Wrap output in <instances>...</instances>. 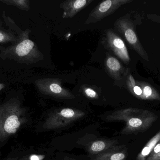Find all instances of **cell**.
<instances>
[{
    "label": "cell",
    "instance_id": "obj_1",
    "mask_svg": "<svg viewBox=\"0 0 160 160\" xmlns=\"http://www.w3.org/2000/svg\"><path fill=\"white\" fill-rule=\"evenodd\" d=\"M106 118L109 121L125 122L121 134L128 135L146 131L158 120V116L148 110L130 108L116 111Z\"/></svg>",
    "mask_w": 160,
    "mask_h": 160
},
{
    "label": "cell",
    "instance_id": "obj_2",
    "mask_svg": "<svg viewBox=\"0 0 160 160\" xmlns=\"http://www.w3.org/2000/svg\"><path fill=\"white\" fill-rule=\"evenodd\" d=\"M24 111L16 102L0 106V142L17 133L26 119Z\"/></svg>",
    "mask_w": 160,
    "mask_h": 160
},
{
    "label": "cell",
    "instance_id": "obj_3",
    "mask_svg": "<svg viewBox=\"0 0 160 160\" xmlns=\"http://www.w3.org/2000/svg\"><path fill=\"white\" fill-rule=\"evenodd\" d=\"M115 32L122 36L128 45L134 50L144 60L149 61L147 53L140 42L135 32L133 22L129 15L120 17L115 22L114 24Z\"/></svg>",
    "mask_w": 160,
    "mask_h": 160
},
{
    "label": "cell",
    "instance_id": "obj_4",
    "mask_svg": "<svg viewBox=\"0 0 160 160\" xmlns=\"http://www.w3.org/2000/svg\"><path fill=\"white\" fill-rule=\"evenodd\" d=\"M82 111L71 108L58 109L52 112L43 124V128L52 130L67 126L85 116Z\"/></svg>",
    "mask_w": 160,
    "mask_h": 160
},
{
    "label": "cell",
    "instance_id": "obj_5",
    "mask_svg": "<svg viewBox=\"0 0 160 160\" xmlns=\"http://www.w3.org/2000/svg\"><path fill=\"white\" fill-rule=\"evenodd\" d=\"M102 43L104 48L114 54L125 64H129L131 59L127 46L122 39L113 30H106Z\"/></svg>",
    "mask_w": 160,
    "mask_h": 160
},
{
    "label": "cell",
    "instance_id": "obj_6",
    "mask_svg": "<svg viewBox=\"0 0 160 160\" xmlns=\"http://www.w3.org/2000/svg\"><path fill=\"white\" fill-rule=\"evenodd\" d=\"M132 0H106L99 3L91 11L85 24L96 23L114 13L120 7L129 3Z\"/></svg>",
    "mask_w": 160,
    "mask_h": 160
},
{
    "label": "cell",
    "instance_id": "obj_7",
    "mask_svg": "<svg viewBox=\"0 0 160 160\" xmlns=\"http://www.w3.org/2000/svg\"><path fill=\"white\" fill-rule=\"evenodd\" d=\"M36 84L39 90L44 95L61 99L71 100L76 98L69 90L62 87V82L59 79H43L38 80Z\"/></svg>",
    "mask_w": 160,
    "mask_h": 160
},
{
    "label": "cell",
    "instance_id": "obj_8",
    "mask_svg": "<svg viewBox=\"0 0 160 160\" xmlns=\"http://www.w3.org/2000/svg\"><path fill=\"white\" fill-rule=\"evenodd\" d=\"M104 66L108 75L118 83L121 82L128 70H126L118 59L109 54L105 57Z\"/></svg>",
    "mask_w": 160,
    "mask_h": 160
},
{
    "label": "cell",
    "instance_id": "obj_9",
    "mask_svg": "<svg viewBox=\"0 0 160 160\" xmlns=\"http://www.w3.org/2000/svg\"><path fill=\"white\" fill-rule=\"evenodd\" d=\"M94 0H67L61 3L60 8L63 10V19L71 18L89 5Z\"/></svg>",
    "mask_w": 160,
    "mask_h": 160
},
{
    "label": "cell",
    "instance_id": "obj_10",
    "mask_svg": "<svg viewBox=\"0 0 160 160\" xmlns=\"http://www.w3.org/2000/svg\"><path fill=\"white\" fill-rule=\"evenodd\" d=\"M127 157L125 149L121 150L120 147H115L98 155L94 160H125Z\"/></svg>",
    "mask_w": 160,
    "mask_h": 160
},
{
    "label": "cell",
    "instance_id": "obj_11",
    "mask_svg": "<svg viewBox=\"0 0 160 160\" xmlns=\"http://www.w3.org/2000/svg\"><path fill=\"white\" fill-rule=\"evenodd\" d=\"M116 141H97L92 142L88 147V151L91 154L102 153L116 147Z\"/></svg>",
    "mask_w": 160,
    "mask_h": 160
},
{
    "label": "cell",
    "instance_id": "obj_12",
    "mask_svg": "<svg viewBox=\"0 0 160 160\" xmlns=\"http://www.w3.org/2000/svg\"><path fill=\"white\" fill-rule=\"evenodd\" d=\"M160 141V131L146 144L137 156V160H146Z\"/></svg>",
    "mask_w": 160,
    "mask_h": 160
},
{
    "label": "cell",
    "instance_id": "obj_13",
    "mask_svg": "<svg viewBox=\"0 0 160 160\" xmlns=\"http://www.w3.org/2000/svg\"><path fill=\"white\" fill-rule=\"evenodd\" d=\"M35 49V44L32 41L29 39L21 42L16 48V53L19 56H24L31 53L32 52L36 51Z\"/></svg>",
    "mask_w": 160,
    "mask_h": 160
},
{
    "label": "cell",
    "instance_id": "obj_14",
    "mask_svg": "<svg viewBox=\"0 0 160 160\" xmlns=\"http://www.w3.org/2000/svg\"><path fill=\"white\" fill-rule=\"evenodd\" d=\"M82 91L85 95L87 97L92 99H97L98 98V93L94 89L87 86H82Z\"/></svg>",
    "mask_w": 160,
    "mask_h": 160
},
{
    "label": "cell",
    "instance_id": "obj_15",
    "mask_svg": "<svg viewBox=\"0 0 160 160\" xmlns=\"http://www.w3.org/2000/svg\"><path fill=\"white\" fill-rule=\"evenodd\" d=\"M45 158V155H32L29 157L28 160H43Z\"/></svg>",
    "mask_w": 160,
    "mask_h": 160
},
{
    "label": "cell",
    "instance_id": "obj_16",
    "mask_svg": "<svg viewBox=\"0 0 160 160\" xmlns=\"http://www.w3.org/2000/svg\"><path fill=\"white\" fill-rule=\"evenodd\" d=\"M146 160H160V151L155 155H149Z\"/></svg>",
    "mask_w": 160,
    "mask_h": 160
},
{
    "label": "cell",
    "instance_id": "obj_17",
    "mask_svg": "<svg viewBox=\"0 0 160 160\" xmlns=\"http://www.w3.org/2000/svg\"><path fill=\"white\" fill-rule=\"evenodd\" d=\"M4 39V37L3 35L0 33V42H2L3 40Z\"/></svg>",
    "mask_w": 160,
    "mask_h": 160
},
{
    "label": "cell",
    "instance_id": "obj_18",
    "mask_svg": "<svg viewBox=\"0 0 160 160\" xmlns=\"http://www.w3.org/2000/svg\"><path fill=\"white\" fill-rule=\"evenodd\" d=\"M12 160V159H10V160H9V159H8V160Z\"/></svg>",
    "mask_w": 160,
    "mask_h": 160
}]
</instances>
